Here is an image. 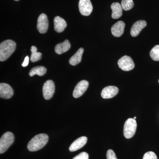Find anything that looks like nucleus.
<instances>
[{"instance_id": "nucleus-4", "label": "nucleus", "mask_w": 159, "mask_h": 159, "mask_svg": "<svg viewBox=\"0 0 159 159\" xmlns=\"http://www.w3.org/2000/svg\"><path fill=\"white\" fill-rule=\"evenodd\" d=\"M14 140V137L12 133L7 132L4 134L0 139V153L5 152L10 147Z\"/></svg>"}, {"instance_id": "nucleus-19", "label": "nucleus", "mask_w": 159, "mask_h": 159, "mask_svg": "<svg viewBox=\"0 0 159 159\" xmlns=\"http://www.w3.org/2000/svg\"><path fill=\"white\" fill-rule=\"evenodd\" d=\"M46 72H47V69L45 67L42 66H38L34 67L31 69L29 72V74L30 77H32L34 75L43 76L45 74Z\"/></svg>"}, {"instance_id": "nucleus-7", "label": "nucleus", "mask_w": 159, "mask_h": 159, "mask_svg": "<svg viewBox=\"0 0 159 159\" xmlns=\"http://www.w3.org/2000/svg\"><path fill=\"white\" fill-rule=\"evenodd\" d=\"M79 9L82 15L84 16L90 15L93 10V6L90 0H80Z\"/></svg>"}, {"instance_id": "nucleus-13", "label": "nucleus", "mask_w": 159, "mask_h": 159, "mask_svg": "<svg viewBox=\"0 0 159 159\" xmlns=\"http://www.w3.org/2000/svg\"><path fill=\"white\" fill-rule=\"evenodd\" d=\"M125 24L122 21H119L112 26L111 33L115 37H119L124 33Z\"/></svg>"}, {"instance_id": "nucleus-8", "label": "nucleus", "mask_w": 159, "mask_h": 159, "mask_svg": "<svg viewBox=\"0 0 159 159\" xmlns=\"http://www.w3.org/2000/svg\"><path fill=\"white\" fill-rule=\"evenodd\" d=\"M49 23L48 16L44 13H42L38 19L37 28L41 34L47 32L48 28Z\"/></svg>"}, {"instance_id": "nucleus-12", "label": "nucleus", "mask_w": 159, "mask_h": 159, "mask_svg": "<svg viewBox=\"0 0 159 159\" xmlns=\"http://www.w3.org/2000/svg\"><path fill=\"white\" fill-rule=\"evenodd\" d=\"M147 25V23L145 20H141L136 22L132 27L130 30V34L133 37H136L142 29Z\"/></svg>"}, {"instance_id": "nucleus-18", "label": "nucleus", "mask_w": 159, "mask_h": 159, "mask_svg": "<svg viewBox=\"0 0 159 159\" xmlns=\"http://www.w3.org/2000/svg\"><path fill=\"white\" fill-rule=\"evenodd\" d=\"M84 50L83 48H80L76 53L70 58L69 63L71 65L74 66L78 64L81 61L82 56Z\"/></svg>"}, {"instance_id": "nucleus-22", "label": "nucleus", "mask_w": 159, "mask_h": 159, "mask_svg": "<svg viewBox=\"0 0 159 159\" xmlns=\"http://www.w3.org/2000/svg\"><path fill=\"white\" fill-rule=\"evenodd\" d=\"M150 57L155 61H159V45L155 46L150 52Z\"/></svg>"}, {"instance_id": "nucleus-26", "label": "nucleus", "mask_w": 159, "mask_h": 159, "mask_svg": "<svg viewBox=\"0 0 159 159\" xmlns=\"http://www.w3.org/2000/svg\"><path fill=\"white\" fill-rule=\"evenodd\" d=\"M29 56H26L25 58V60H24V62L22 64V66L23 67H26L28 66L29 63Z\"/></svg>"}, {"instance_id": "nucleus-25", "label": "nucleus", "mask_w": 159, "mask_h": 159, "mask_svg": "<svg viewBox=\"0 0 159 159\" xmlns=\"http://www.w3.org/2000/svg\"><path fill=\"white\" fill-rule=\"evenodd\" d=\"M88 154L86 152H82L74 157L73 159H89Z\"/></svg>"}, {"instance_id": "nucleus-3", "label": "nucleus", "mask_w": 159, "mask_h": 159, "mask_svg": "<svg viewBox=\"0 0 159 159\" xmlns=\"http://www.w3.org/2000/svg\"><path fill=\"white\" fill-rule=\"evenodd\" d=\"M137 124L135 119L129 118L125 121L123 129V134L126 139H130L136 131Z\"/></svg>"}, {"instance_id": "nucleus-9", "label": "nucleus", "mask_w": 159, "mask_h": 159, "mask_svg": "<svg viewBox=\"0 0 159 159\" xmlns=\"http://www.w3.org/2000/svg\"><path fill=\"white\" fill-rule=\"evenodd\" d=\"M89 85L88 81L82 80L80 81L74 89L73 96L74 98H78L81 97L87 90Z\"/></svg>"}, {"instance_id": "nucleus-24", "label": "nucleus", "mask_w": 159, "mask_h": 159, "mask_svg": "<svg viewBox=\"0 0 159 159\" xmlns=\"http://www.w3.org/2000/svg\"><path fill=\"white\" fill-rule=\"evenodd\" d=\"M107 159H118L116 156V154L111 149H109L107 151Z\"/></svg>"}, {"instance_id": "nucleus-20", "label": "nucleus", "mask_w": 159, "mask_h": 159, "mask_svg": "<svg viewBox=\"0 0 159 159\" xmlns=\"http://www.w3.org/2000/svg\"><path fill=\"white\" fill-rule=\"evenodd\" d=\"M37 48L36 47L32 46L31 48V54L30 60L31 62H34L38 61L41 59L42 57V54L40 52H37Z\"/></svg>"}, {"instance_id": "nucleus-11", "label": "nucleus", "mask_w": 159, "mask_h": 159, "mask_svg": "<svg viewBox=\"0 0 159 159\" xmlns=\"http://www.w3.org/2000/svg\"><path fill=\"white\" fill-rule=\"evenodd\" d=\"M13 95V91L9 84L6 83L0 84V97L3 99H9Z\"/></svg>"}, {"instance_id": "nucleus-10", "label": "nucleus", "mask_w": 159, "mask_h": 159, "mask_svg": "<svg viewBox=\"0 0 159 159\" xmlns=\"http://www.w3.org/2000/svg\"><path fill=\"white\" fill-rule=\"evenodd\" d=\"M119 89L115 86H108L104 88L101 92V97L105 99L115 97L119 93Z\"/></svg>"}, {"instance_id": "nucleus-28", "label": "nucleus", "mask_w": 159, "mask_h": 159, "mask_svg": "<svg viewBox=\"0 0 159 159\" xmlns=\"http://www.w3.org/2000/svg\"><path fill=\"white\" fill-rule=\"evenodd\" d=\"M14 1H19V0H14Z\"/></svg>"}, {"instance_id": "nucleus-15", "label": "nucleus", "mask_w": 159, "mask_h": 159, "mask_svg": "<svg viewBox=\"0 0 159 159\" xmlns=\"http://www.w3.org/2000/svg\"><path fill=\"white\" fill-rule=\"evenodd\" d=\"M54 29L55 31L60 33L64 31L67 26V23L63 19L57 16L54 18Z\"/></svg>"}, {"instance_id": "nucleus-17", "label": "nucleus", "mask_w": 159, "mask_h": 159, "mask_svg": "<svg viewBox=\"0 0 159 159\" xmlns=\"http://www.w3.org/2000/svg\"><path fill=\"white\" fill-rule=\"evenodd\" d=\"M71 45L68 40H65L64 42L58 44L55 47V51L57 54H61L68 51Z\"/></svg>"}, {"instance_id": "nucleus-21", "label": "nucleus", "mask_w": 159, "mask_h": 159, "mask_svg": "<svg viewBox=\"0 0 159 159\" xmlns=\"http://www.w3.org/2000/svg\"><path fill=\"white\" fill-rule=\"evenodd\" d=\"M121 5L123 10L128 11L134 7L133 0H122Z\"/></svg>"}, {"instance_id": "nucleus-23", "label": "nucleus", "mask_w": 159, "mask_h": 159, "mask_svg": "<svg viewBox=\"0 0 159 159\" xmlns=\"http://www.w3.org/2000/svg\"><path fill=\"white\" fill-rule=\"evenodd\" d=\"M143 159H157L156 154L153 152H148L144 154Z\"/></svg>"}, {"instance_id": "nucleus-6", "label": "nucleus", "mask_w": 159, "mask_h": 159, "mask_svg": "<svg viewBox=\"0 0 159 159\" xmlns=\"http://www.w3.org/2000/svg\"><path fill=\"white\" fill-rule=\"evenodd\" d=\"M55 92V85L52 80H48L43 86V93L44 98L46 100L51 99Z\"/></svg>"}, {"instance_id": "nucleus-27", "label": "nucleus", "mask_w": 159, "mask_h": 159, "mask_svg": "<svg viewBox=\"0 0 159 159\" xmlns=\"http://www.w3.org/2000/svg\"><path fill=\"white\" fill-rule=\"evenodd\" d=\"M134 119H136V117H134Z\"/></svg>"}, {"instance_id": "nucleus-5", "label": "nucleus", "mask_w": 159, "mask_h": 159, "mask_svg": "<svg viewBox=\"0 0 159 159\" xmlns=\"http://www.w3.org/2000/svg\"><path fill=\"white\" fill-rule=\"evenodd\" d=\"M118 64L119 67L124 71L131 70L135 67L134 63L131 57L125 55L119 60Z\"/></svg>"}, {"instance_id": "nucleus-2", "label": "nucleus", "mask_w": 159, "mask_h": 159, "mask_svg": "<svg viewBox=\"0 0 159 159\" xmlns=\"http://www.w3.org/2000/svg\"><path fill=\"white\" fill-rule=\"evenodd\" d=\"M16 43L12 40L4 41L0 44V61H5L15 51Z\"/></svg>"}, {"instance_id": "nucleus-29", "label": "nucleus", "mask_w": 159, "mask_h": 159, "mask_svg": "<svg viewBox=\"0 0 159 159\" xmlns=\"http://www.w3.org/2000/svg\"></svg>"}, {"instance_id": "nucleus-14", "label": "nucleus", "mask_w": 159, "mask_h": 159, "mask_svg": "<svg viewBox=\"0 0 159 159\" xmlns=\"http://www.w3.org/2000/svg\"><path fill=\"white\" fill-rule=\"evenodd\" d=\"M87 137L83 136L78 138L73 142L69 148L70 151L73 152L79 150L85 145L87 142Z\"/></svg>"}, {"instance_id": "nucleus-1", "label": "nucleus", "mask_w": 159, "mask_h": 159, "mask_svg": "<svg viewBox=\"0 0 159 159\" xmlns=\"http://www.w3.org/2000/svg\"><path fill=\"white\" fill-rule=\"evenodd\" d=\"M48 141V136L45 134H41L33 137L29 141L28 149L31 152L36 151L45 146Z\"/></svg>"}, {"instance_id": "nucleus-16", "label": "nucleus", "mask_w": 159, "mask_h": 159, "mask_svg": "<svg viewBox=\"0 0 159 159\" xmlns=\"http://www.w3.org/2000/svg\"><path fill=\"white\" fill-rule=\"evenodd\" d=\"M112 9L111 17L114 19H117L121 17L123 13V9L121 4L118 2H114L111 5Z\"/></svg>"}]
</instances>
